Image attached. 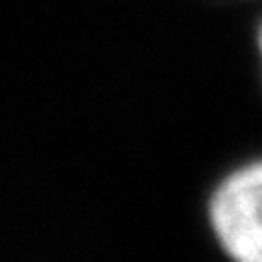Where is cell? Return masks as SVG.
I'll list each match as a JSON object with an SVG mask.
<instances>
[{"instance_id": "cell-1", "label": "cell", "mask_w": 262, "mask_h": 262, "mask_svg": "<svg viewBox=\"0 0 262 262\" xmlns=\"http://www.w3.org/2000/svg\"><path fill=\"white\" fill-rule=\"evenodd\" d=\"M209 224L233 262H262V160L235 168L216 185Z\"/></svg>"}, {"instance_id": "cell-2", "label": "cell", "mask_w": 262, "mask_h": 262, "mask_svg": "<svg viewBox=\"0 0 262 262\" xmlns=\"http://www.w3.org/2000/svg\"><path fill=\"white\" fill-rule=\"evenodd\" d=\"M257 49H260V56H262V27H260V32H257Z\"/></svg>"}]
</instances>
